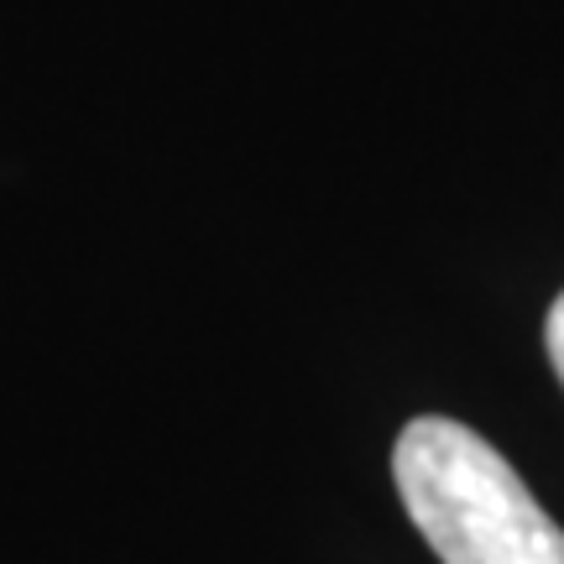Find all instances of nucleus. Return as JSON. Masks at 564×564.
<instances>
[{"label":"nucleus","instance_id":"nucleus-1","mask_svg":"<svg viewBox=\"0 0 564 564\" xmlns=\"http://www.w3.org/2000/svg\"><path fill=\"white\" fill-rule=\"evenodd\" d=\"M392 476L444 564H564V528L476 429L413 419L392 449Z\"/></svg>","mask_w":564,"mask_h":564},{"label":"nucleus","instance_id":"nucleus-2","mask_svg":"<svg viewBox=\"0 0 564 564\" xmlns=\"http://www.w3.org/2000/svg\"><path fill=\"white\" fill-rule=\"evenodd\" d=\"M544 340H549V361H554V371H560V382H564V293L554 299V308H549Z\"/></svg>","mask_w":564,"mask_h":564}]
</instances>
